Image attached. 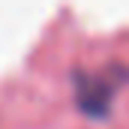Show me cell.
I'll list each match as a JSON object with an SVG mask.
<instances>
[{
	"label": "cell",
	"instance_id": "cell-1",
	"mask_svg": "<svg viewBox=\"0 0 129 129\" xmlns=\"http://www.w3.org/2000/svg\"><path fill=\"white\" fill-rule=\"evenodd\" d=\"M78 99L90 111H102L108 105V84L87 75V72H78Z\"/></svg>",
	"mask_w": 129,
	"mask_h": 129
}]
</instances>
